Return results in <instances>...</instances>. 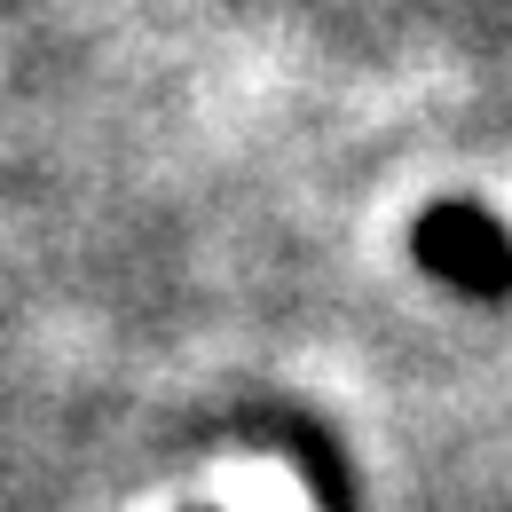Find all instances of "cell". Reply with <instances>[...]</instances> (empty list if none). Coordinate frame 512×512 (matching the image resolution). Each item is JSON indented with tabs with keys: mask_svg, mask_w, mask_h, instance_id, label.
<instances>
[{
	"mask_svg": "<svg viewBox=\"0 0 512 512\" xmlns=\"http://www.w3.org/2000/svg\"><path fill=\"white\" fill-rule=\"evenodd\" d=\"M410 253H418L426 276L457 284L465 300H512V229L473 197L426 205L418 229H410Z\"/></svg>",
	"mask_w": 512,
	"mask_h": 512,
	"instance_id": "6da1fadb",
	"label": "cell"
}]
</instances>
